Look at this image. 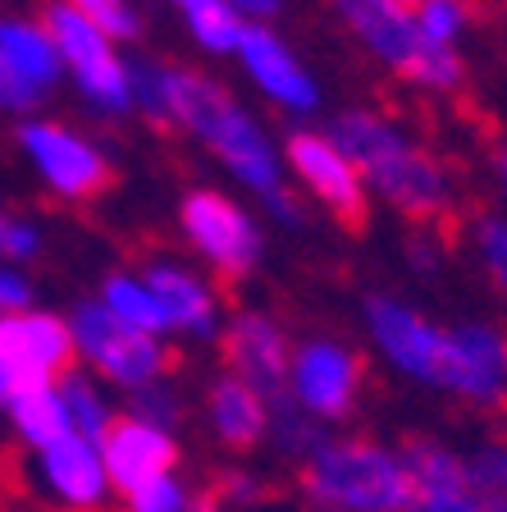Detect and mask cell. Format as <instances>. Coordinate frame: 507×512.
Returning a JSON list of instances; mask_svg holds the SVG:
<instances>
[{"label": "cell", "instance_id": "27", "mask_svg": "<svg viewBox=\"0 0 507 512\" xmlns=\"http://www.w3.org/2000/svg\"><path fill=\"white\" fill-rule=\"evenodd\" d=\"M412 512H503L489 494H457V499H416Z\"/></svg>", "mask_w": 507, "mask_h": 512}, {"label": "cell", "instance_id": "12", "mask_svg": "<svg viewBox=\"0 0 507 512\" xmlns=\"http://www.w3.org/2000/svg\"><path fill=\"white\" fill-rule=\"evenodd\" d=\"M288 156H293V165L302 170V179L343 215V224L361 229V183H357V174H352L348 156H343L334 142L307 138V133L288 142Z\"/></svg>", "mask_w": 507, "mask_h": 512}, {"label": "cell", "instance_id": "13", "mask_svg": "<svg viewBox=\"0 0 507 512\" xmlns=\"http://www.w3.org/2000/svg\"><path fill=\"white\" fill-rule=\"evenodd\" d=\"M229 362L238 366L247 389H256L261 398H270L275 407H288L284 403V366H288V352H284V339L275 334V325L247 316L233 325L229 334Z\"/></svg>", "mask_w": 507, "mask_h": 512}, {"label": "cell", "instance_id": "2", "mask_svg": "<svg viewBox=\"0 0 507 512\" xmlns=\"http://www.w3.org/2000/svg\"><path fill=\"white\" fill-rule=\"evenodd\" d=\"M165 87H169V115L179 119V124L197 128L201 138L211 142L233 170L265 192V202L275 206L279 215H297V206L288 202L284 188H279L275 160H270V151H265L256 124L233 106L220 87H211L197 74H165Z\"/></svg>", "mask_w": 507, "mask_h": 512}, {"label": "cell", "instance_id": "30", "mask_svg": "<svg viewBox=\"0 0 507 512\" xmlns=\"http://www.w3.org/2000/svg\"><path fill=\"white\" fill-rule=\"evenodd\" d=\"M23 302H28V288H23V279L0 275V307H23Z\"/></svg>", "mask_w": 507, "mask_h": 512}, {"label": "cell", "instance_id": "36", "mask_svg": "<svg viewBox=\"0 0 507 512\" xmlns=\"http://www.w3.org/2000/svg\"><path fill=\"white\" fill-rule=\"evenodd\" d=\"M179 5H188V10H197V5H206V0H179Z\"/></svg>", "mask_w": 507, "mask_h": 512}, {"label": "cell", "instance_id": "21", "mask_svg": "<svg viewBox=\"0 0 507 512\" xmlns=\"http://www.w3.org/2000/svg\"><path fill=\"white\" fill-rule=\"evenodd\" d=\"M106 307L110 316H119L124 325H133V330H160V325H169L165 307L156 302V293L142 284H133V279H110L106 288Z\"/></svg>", "mask_w": 507, "mask_h": 512}, {"label": "cell", "instance_id": "9", "mask_svg": "<svg viewBox=\"0 0 507 512\" xmlns=\"http://www.w3.org/2000/svg\"><path fill=\"white\" fill-rule=\"evenodd\" d=\"M46 28H51L55 46L74 60V69H78V78H83L87 92H92L101 106H124L128 101V74L110 60L106 37H101L78 10H69V5H55V10L46 14Z\"/></svg>", "mask_w": 507, "mask_h": 512}, {"label": "cell", "instance_id": "20", "mask_svg": "<svg viewBox=\"0 0 507 512\" xmlns=\"http://www.w3.org/2000/svg\"><path fill=\"white\" fill-rule=\"evenodd\" d=\"M14 421H19V430L32 439V444H42V448H51L55 439L69 435V412H64V403L51 394V389L14 394Z\"/></svg>", "mask_w": 507, "mask_h": 512}, {"label": "cell", "instance_id": "29", "mask_svg": "<svg viewBox=\"0 0 507 512\" xmlns=\"http://www.w3.org/2000/svg\"><path fill=\"white\" fill-rule=\"evenodd\" d=\"M485 256L494 266L498 284L507 288V224H485Z\"/></svg>", "mask_w": 507, "mask_h": 512}, {"label": "cell", "instance_id": "15", "mask_svg": "<svg viewBox=\"0 0 507 512\" xmlns=\"http://www.w3.org/2000/svg\"><path fill=\"white\" fill-rule=\"evenodd\" d=\"M238 51L247 55V69H252L256 83L275 96V101H284V106H293V110H311V106H316V87H311V78L297 69L293 55H288L284 46L270 37V32L243 28Z\"/></svg>", "mask_w": 507, "mask_h": 512}, {"label": "cell", "instance_id": "5", "mask_svg": "<svg viewBox=\"0 0 507 512\" xmlns=\"http://www.w3.org/2000/svg\"><path fill=\"white\" fill-rule=\"evenodd\" d=\"M338 10L352 19V28L366 37L384 60H393L402 74L425 78L434 87L457 83V60L444 46L425 42V32L416 28V19H407L402 10H393L389 0H338Z\"/></svg>", "mask_w": 507, "mask_h": 512}, {"label": "cell", "instance_id": "31", "mask_svg": "<svg viewBox=\"0 0 507 512\" xmlns=\"http://www.w3.org/2000/svg\"><path fill=\"white\" fill-rule=\"evenodd\" d=\"M0 247H5V252H14V256H23V252H32V247H37V238H32V229H5V234H0Z\"/></svg>", "mask_w": 507, "mask_h": 512}, {"label": "cell", "instance_id": "23", "mask_svg": "<svg viewBox=\"0 0 507 512\" xmlns=\"http://www.w3.org/2000/svg\"><path fill=\"white\" fill-rule=\"evenodd\" d=\"M188 19H192V32H197L211 51H229V46L243 42V28H238L233 10L229 5H220V0H206V5L188 10Z\"/></svg>", "mask_w": 507, "mask_h": 512}, {"label": "cell", "instance_id": "32", "mask_svg": "<svg viewBox=\"0 0 507 512\" xmlns=\"http://www.w3.org/2000/svg\"><path fill=\"white\" fill-rule=\"evenodd\" d=\"M389 5H393V10H402L407 19H416V14H421L425 5H430V0H389Z\"/></svg>", "mask_w": 507, "mask_h": 512}, {"label": "cell", "instance_id": "33", "mask_svg": "<svg viewBox=\"0 0 507 512\" xmlns=\"http://www.w3.org/2000/svg\"><path fill=\"white\" fill-rule=\"evenodd\" d=\"M233 5H243V10H252V14H270V10H275V0H233Z\"/></svg>", "mask_w": 507, "mask_h": 512}, {"label": "cell", "instance_id": "17", "mask_svg": "<svg viewBox=\"0 0 507 512\" xmlns=\"http://www.w3.org/2000/svg\"><path fill=\"white\" fill-rule=\"evenodd\" d=\"M211 416H215V430L229 439L233 448H247L261 439L265 430V403L256 389H247L243 380H224L220 389L211 394Z\"/></svg>", "mask_w": 507, "mask_h": 512}, {"label": "cell", "instance_id": "22", "mask_svg": "<svg viewBox=\"0 0 507 512\" xmlns=\"http://www.w3.org/2000/svg\"><path fill=\"white\" fill-rule=\"evenodd\" d=\"M60 403H64V412H69V421H74V426L83 430L87 439H106L110 421H106V412H101V403H96V394L87 389V380H78V375H64Z\"/></svg>", "mask_w": 507, "mask_h": 512}, {"label": "cell", "instance_id": "8", "mask_svg": "<svg viewBox=\"0 0 507 512\" xmlns=\"http://www.w3.org/2000/svg\"><path fill=\"white\" fill-rule=\"evenodd\" d=\"M183 224L197 238V247L211 256L224 275H243L256 261V229L233 202L215 197V192H192L183 202Z\"/></svg>", "mask_w": 507, "mask_h": 512}, {"label": "cell", "instance_id": "16", "mask_svg": "<svg viewBox=\"0 0 507 512\" xmlns=\"http://www.w3.org/2000/svg\"><path fill=\"white\" fill-rule=\"evenodd\" d=\"M46 476H51V485L69 503H96L101 499V485H106L96 453L78 435H64L46 448Z\"/></svg>", "mask_w": 507, "mask_h": 512}, {"label": "cell", "instance_id": "4", "mask_svg": "<svg viewBox=\"0 0 507 512\" xmlns=\"http://www.w3.org/2000/svg\"><path fill=\"white\" fill-rule=\"evenodd\" d=\"M338 151H348L370 179L380 183L398 206L412 215H434L444 206V179L421 151H412L398 133L370 115H348L338 119Z\"/></svg>", "mask_w": 507, "mask_h": 512}, {"label": "cell", "instance_id": "18", "mask_svg": "<svg viewBox=\"0 0 507 512\" xmlns=\"http://www.w3.org/2000/svg\"><path fill=\"white\" fill-rule=\"evenodd\" d=\"M0 60L32 87H46L60 69L51 37L37 28H23V23H0Z\"/></svg>", "mask_w": 507, "mask_h": 512}, {"label": "cell", "instance_id": "10", "mask_svg": "<svg viewBox=\"0 0 507 512\" xmlns=\"http://www.w3.org/2000/svg\"><path fill=\"white\" fill-rule=\"evenodd\" d=\"M23 142H28L32 160L42 165V174L64 192V197H92V192L106 188V165L87 142H78L74 133H64L55 124H28L23 128Z\"/></svg>", "mask_w": 507, "mask_h": 512}, {"label": "cell", "instance_id": "19", "mask_svg": "<svg viewBox=\"0 0 507 512\" xmlns=\"http://www.w3.org/2000/svg\"><path fill=\"white\" fill-rule=\"evenodd\" d=\"M147 288L156 293L160 307H165L169 325H192V330H206V320H211V298H206V293H201L188 275L156 266L147 275Z\"/></svg>", "mask_w": 507, "mask_h": 512}, {"label": "cell", "instance_id": "26", "mask_svg": "<svg viewBox=\"0 0 507 512\" xmlns=\"http://www.w3.org/2000/svg\"><path fill=\"white\" fill-rule=\"evenodd\" d=\"M128 499H133V512H183V490L169 476L147 480V485L133 490Z\"/></svg>", "mask_w": 507, "mask_h": 512}, {"label": "cell", "instance_id": "14", "mask_svg": "<svg viewBox=\"0 0 507 512\" xmlns=\"http://www.w3.org/2000/svg\"><path fill=\"white\" fill-rule=\"evenodd\" d=\"M352 389H357V362L348 352L316 343V348H302L297 357V398L302 407L320 416H343L352 403Z\"/></svg>", "mask_w": 507, "mask_h": 512}, {"label": "cell", "instance_id": "6", "mask_svg": "<svg viewBox=\"0 0 507 512\" xmlns=\"http://www.w3.org/2000/svg\"><path fill=\"white\" fill-rule=\"evenodd\" d=\"M74 352V339L60 320L51 316H10L0 320V366L10 375L14 394H37L46 389L55 371H64Z\"/></svg>", "mask_w": 507, "mask_h": 512}, {"label": "cell", "instance_id": "1", "mask_svg": "<svg viewBox=\"0 0 507 512\" xmlns=\"http://www.w3.org/2000/svg\"><path fill=\"white\" fill-rule=\"evenodd\" d=\"M375 320V339L384 343L402 371L421 375L430 384H448L457 394L476 398V403H498L507 389V343L489 330H453L439 334L412 311L393 307V302H370Z\"/></svg>", "mask_w": 507, "mask_h": 512}, {"label": "cell", "instance_id": "25", "mask_svg": "<svg viewBox=\"0 0 507 512\" xmlns=\"http://www.w3.org/2000/svg\"><path fill=\"white\" fill-rule=\"evenodd\" d=\"M457 19H462V0H430V5L416 14V28L425 32V42L444 46L448 37H453Z\"/></svg>", "mask_w": 507, "mask_h": 512}, {"label": "cell", "instance_id": "24", "mask_svg": "<svg viewBox=\"0 0 507 512\" xmlns=\"http://www.w3.org/2000/svg\"><path fill=\"white\" fill-rule=\"evenodd\" d=\"M74 10L83 14L101 37H106V32H115V37H133V32H138V19L128 14L124 0H74Z\"/></svg>", "mask_w": 507, "mask_h": 512}, {"label": "cell", "instance_id": "34", "mask_svg": "<svg viewBox=\"0 0 507 512\" xmlns=\"http://www.w3.org/2000/svg\"><path fill=\"white\" fill-rule=\"evenodd\" d=\"M5 398H14V389H10V375H5V366H0V403Z\"/></svg>", "mask_w": 507, "mask_h": 512}, {"label": "cell", "instance_id": "11", "mask_svg": "<svg viewBox=\"0 0 507 512\" xmlns=\"http://www.w3.org/2000/svg\"><path fill=\"white\" fill-rule=\"evenodd\" d=\"M106 471L110 480H115L119 490H142L147 480L165 476L169 467H174V439L165 435V430L147 426V421H115V426L106 430Z\"/></svg>", "mask_w": 507, "mask_h": 512}, {"label": "cell", "instance_id": "28", "mask_svg": "<svg viewBox=\"0 0 507 512\" xmlns=\"http://www.w3.org/2000/svg\"><path fill=\"white\" fill-rule=\"evenodd\" d=\"M32 96H37V87H32V83H23V78L14 74L10 64L0 60V106H10V110L32 106Z\"/></svg>", "mask_w": 507, "mask_h": 512}, {"label": "cell", "instance_id": "3", "mask_svg": "<svg viewBox=\"0 0 507 512\" xmlns=\"http://www.w3.org/2000/svg\"><path fill=\"white\" fill-rule=\"evenodd\" d=\"M302 485L325 508L352 512H398L416 503V485L407 476V462L389 458L370 444H329L320 448L311 467L302 471Z\"/></svg>", "mask_w": 507, "mask_h": 512}, {"label": "cell", "instance_id": "37", "mask_svg": "<svg viewBox=\"0 0 507 512\" xmlns=\"http://www.w3.org/2000/svg\"><path fill=\"white\" fill-rule=\"evenodd\" d=\"M0 234H5V224H0Z\"/></svg>", "mask_w": 507, "mask_h": 512}, {"label": "cell", "instance_id": "7", "mask_svg": "<svg viewBox=\"0 0 507 512\" xmlns=\"http://www.w3.org/2000/svg\"><path fill=\"white\" fill-rule=\"evenodd\" d=\"M74 339L101 371L124 384H142L151 371L165 366V352L142 330H133V325H124L119 316H110V307H78Z\"/></svg>", "mask_w": 507, "mask_h": 512}, {"label": "cell", "instance_id": "35", "mask_svg": "<svg viewBox=\"0 0 507 512\" xmlns=\"http://www.w3.org/2000/svg\"><path fill=\"white\" fill-rule=\"evenodd\" d=\"M498 170H503V179H507V147L498 151Z\"/></svg>", "mask_w": 507, "mask_h": 512}]
</instances>
